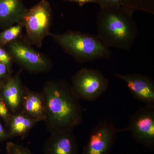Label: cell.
Here are the masks:
<instances>
[{"label": "cell", "mask_w": 154, "mask_h": 154, "mask_svg": "<svg viewBox=\"0 0 154 154\" xmlns=\"http://www.w3.org/2000/svg\"><path fill=\"white\" fill-rule=\"evenodd\" d=\"M46 107L44 122L50 133L72 130L83 120L80 100L65 80H48L42 92Z\"/></svg>", "instance_id": "cell-1"}, {"label": "cell", "mask_w": 154, "mask_h": 154, "mask_svg": "<svg viewBox=\"0 0 154 154\" xmlns=\"http://www.w3.org/2000/svg\"><path fill=\"white\" fill-rule=\"evenodd\" d=\"M134 11L125 6L100 8L97 17V34L108 48L128 50L138 35Z\"/></svg>", "instance_id": "cell-2"}, {"label": "cell", "mask_w": 154, "mask_h": 154, "mask_svg": "<svg viewBox=\"0 0 154 154\" xmlns=\"http://www.w3.org/2000/svg\"><path fill=\"white\" fill-rule=\"evenodd\" d=\"M53 39L79 63L110 58L111 51L97 35L70 30L62 33H51Z\"/></svg>", "instance_id": "cell-3"}, {"label": "cell", "mask_w": 154, "mask_h": 154, "mask_svg": "<svg viewBox=\"0 0 154 154\" xmlns=\"http://www.w3.org/2000/svg\"><path fill=\"white\" fill-rule=\"evenodd\" d=\"M52 9L47 0H41L28 9L23 20L26 34L23 38L31 45L42 47L45 38L50 36Z\"/></svg>", "instance_id": "cell-4"}, {"label": "cell", "mask_w": 154, "mask_h": 154, "mask_svg": "<svg viewBox=\"0 0 154 154\" xmlns=\"http://www.w3.org/2000/svg\"><path fill=\"white\" fill-rule=\"evenodd\" d=\"M7 46L13 62L17 64L22 71L24 70L30 73L39 74L47 72L52 69L51 59L34 49L23 36Z\"/></svg>", "instance_id": "cell-5"}, {"label": "cell", "mask_w": 154, "mask_h": 154, "mask_svg": "<svg viewBox=\"0 0 154 154\" xmlns=\"http://www.w3.org/2000/svg\"><path fill=\"white\" fill-rule=\"evenodd\" d=\"M71 86L79 100L92 102L107 91L109 81L100 71L85 68L73 76Z\"/></svg>", "instance_id": "cell-6"}, {"label": "cell", "mask_w": 154, "mask_h": 154, "mask_svg": "<svg viewBox=\"0 0 154 154\" xmlns=\"http://www.w3.org/2000/svg\"><path fill=\"white\" fill-rule=\"evenodd\" d=\"M138 143L152 149L154 147V106L146 105L131 117L126 128Z\"/></svg>", "instance_id": "cell-7"}, {"label": "cell", "mask_w": 154, "mask_h": 154, "mask_svg": "<svg viewBox=\"0 0 154 154\" xmlns=\"http://www.w3.org/2000/svg\"><path fill=\"white\" fill-rule=\"evenodd\" d=\"M119 131L107 122L99 123L91 133L82 154H109Z\"/></svg>", "instance_id": "cell-8"}, {"label": "cell", "mask_w": 154, "mask_h": 154, "mask_svg": "<svg viewBox=\"0 0 154 154\" xmlns=\"http://www.w3.org/2000/svg\"><path fill=\"white\" fill-rule=\"evenodd\" d=\"M115 76L125 82L135 99L146 105L154 106V82L150 77L139 73L117 74Z\"/></svg>", "instance_id": "cell-9"}, {"label": "cell", "mask_w": 154, "mask_h": 154, "mask_svg": "<svg viewBox=\"0 0 154 154\" xmlns=\"http://www.w3.org/2000/svg\"><path fill=\"white\" fill-rule=\"evenodd\" d=\"M22 70L7 78L0 89L1 99L6 103L11 114L20 112L26 86L22 84L20 74Z\"/></svg>", "instance_id": "cell-10"}, {"label": "cell", "mask_w": 154, "mask_h": 154, "mask_svg": "<svg viewBox=\"0 0 154 154\" xmlns=\"http://www.w3.org/2000/svg\"><path fill=\"white\" fill-rule=\"evenodd\" d=\"M44 154H78L77 141L73 130L51 133L45 143Z\"/></svg>", "instance_id": "cell-11"}, {"label": "cell", "mask_w": 154, "mask_h": 154, "mask_svg": "<svg viewBox=\"0 0 154 154\" xmlns=\"http://www.w3.org/2000/svg\"><path fill=\"white\" fill-rule=\"evenodd\" d=\"M20 112L38 122L44 121L46 118V107L42 92L31 91L26 87Z\"/></svg>", "instance_id": "cell-12"}, {"label": "cell", "mask_w": 154, "mask_h": 154, "mask_svg": "<svg viewBox=\"0 0 154 154\" xmlns=\"http://www.w3.org/2000/svg\"><path fill=\"white\" fill-rule=\"evenodd\" d=\"M27 10L22 0H0V24L7 28L22 22Z\"/></svg>", "instance_id": "cell-13"}, {"label": "cell", "mask_w": 154, "mask_h": 154, "mask_svg": "<svg viewBox=\"0 0 154 154\" xmlns=\"http://www.w3.org/2000/svg\"><path fill=\"white\" fill-rule=\"evenodd\" d=\"M38 122L25 113L18 112L11 114L8 131L11 137L25 136Z\"/></svg>", "instance_id": "cell-14"}, {"label": "cell", "mask_w": 154, "mask_h": 154, "mask_svg": "<svg viewBox=\"0 0 154 154\" xmlns=\"http://www.w3.org/2000/svg\"><path fill=\"white\" fill-rule=\"evenodd\" d=\"M24 28L23 21L6 28L5 30L0 33V45H7L22 37V32Z\"/></svg>", "instance_id": "cell-15"}, {"label": "cell", "mask_w": 154, "mask_h": 154, "mask_svg": "<svg viewBox=\"0 0 154 154\" xmlns=\"http://www.w3.org/2000/svg\"><path fill=\"white\" fill-rule=\"evenodd\" d=\"M124 5L134 11L154 14V0H124Z\"/></svg>", "instance_id": "cell-16"}, {"label": "cell", "mask_w": 154, "mask_h": 154, "mask_svg": "<svg viewBox=\"0 0 154 154\" xmlns=\"http://www.w3.org/2000/svg\"><path fill=\"white\" fill-rule=\"evenodd\" d=\"M0 62L5 65L9 73L11 74L13 69V60L8 51L5 50L1 47H0Z\"/></svg>", "instance_id": "cell-17"}, {"label": "cell", "mask_w": 154, "mask_h": 154, "mask_svg": "<svg viewBox=\"0 0 154 154\" xmlns=\"http://www.w3.org/2000/svg\"><path fill=\"white\" fill-rule=\"evenodd\" d=\"M8 151L9 154H33L26 148L11 142L8 143Z\"/></svg>", "instance_id": "cell-18"}, {"label": "cell", "mask_w": 154, "mask_h": 154, "mask_svg": "<svg viewBox=\"0 0 154 154\" xmlns=\"http://www.w3.org/2000/svg\"><path fill=\"white\" fill-rule=\"evenodd\" d=\"M100 8H115L124 5V0H95Z\"/></svg>", "instance_id": "cell-19"}, {"label": "cell", "mask_w": 154, "mask_h": 154, "mask_svg": "<svg viewBox=\"0 0 154 154\" xmlns=\"http://www.w3.org/2000/svg\"><path fill=\"white\" fill-rule=\"evenodd\" d=\"M11 114L6 103L0 98V117L4 119L7 125L11 118Z\"/></svg>", "instance_id": "cell-20"}, {"label": "cell", "mask_w": 154, "mask_h": 154, "mask_svg": "<svg viewBox=\"0 0 154 154\" xmlns=\"http://www.w3.org/2000/svg\"><path fill=\"white\" fill-rule=\"evenodd\" d=\"M11 75L8 68L5 65L0 62V79L5 77H8Z\"/></svg>", "instance_id": "cell-21"}, {"label": "cell", "mask_w": 154, "mask_h": 154, "mask_svg": "<svg viewBox=\"0 0 154 154\" xmlns=\"http://www.w3.org/2000/svg\"><path fill=\"white\" fill-rule=\"evenodd\" d=\"M11 137L8 131H6L0 122V140Z\"/></svg>", "instance_id": "cell-22"}, {"label": "cell", "mask_w": 154, "mask_h": 154, "mask_svg": "<svg viewBox=\"0 0 154 154\" xmlns=\"http://www.w3.org/2000/svg\"><path fill=\"white\" fill-rule=\"evenodd\" d=\"M67 2H74L79 4L80 6H82L88 3H96L95 0H65Z\"/></svg>", "instance_id": "cell-23"}, {"label": "cell", "mask_w": 154, "mask_h": 154, "mask_svg": "<svg viewBox=\"0 0 154 154\" xmlns=\"http://www.w3.org/2000/svg\"><path fill=\"white\" fill-rule=\"evenodd\" d=\"M2 84H0V89H1V86H2Z\"/></svg>", "instance_id": "cell-24"}]
</instances>
